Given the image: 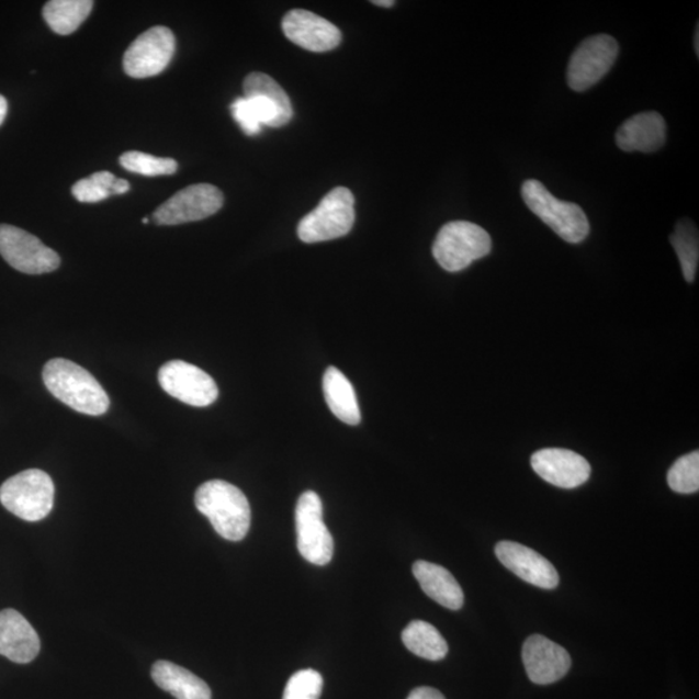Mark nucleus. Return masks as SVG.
I'll use <instances>...</instances> for the list:
<instances>
[{
    "label": "nucleus",
    "instance_id": "f8f14e48",
    "mask_svg": "<svg viewBox=\"0 0 699 699\" xmlns=\"http://www.w3.org/2000/svg\"><path fill=\"white\" fill-rule=\"evenodd\" d=\"M158 381L166 393L193 407H207L218 398V386L199 367L171 360L158 372Z\"/></svg>",
    "mask_w": 699,
    "mask_h": 699
},
{
    "label": "nucleus",
    "instance_id": "0eeeda50",
    "mask_svg": "<svg viewBox=\"0 0 699 699\" xmlns=\"http://www.w3.org/2000/svg\"><path fill=\"white\" fill-rule=\"evenodd\" d=\"M295 529L301 556L309 564L326 566L334 557L335 542L323 520V503L314 492L301 495L295 508Z\"/></svg>",
    "mask_w": 699,
    "mask_h": 699
},
{
    "label": "nucleus",
    "instance_id": "9b49d317",
    "mask_svg": "<svg viewBox=\"0 0 699 699\" xmlns=\"http://www.w3.org/2000/svg\"><path fill=\"white\" fill-rule=\"evenodd\" d=\"M223 193L213 184L200 183L187 187L166 201L153 215L156 225L178 226L198 222L218 213L223 206Z\"/></svg>",
    "mask_w": 699,
    "mask_h": 699
},
{
    "label": "nucleus",
    "instance_id": "9d476101",
    "mask_svg": "<svg viewBox=\"0 0 699 699\" xmlns=\"http://www.w3.org/2000/svg\"><path fill=\"white\" fill-rule=\"evenodd\" d=\"M176 45L174 33L169 27H150L127 48L124 56L125 74L136 79L161 75L174 56Z\"/></svg>",
    "mask_w": 699,
    "mask_h": 699
},
{
    "label": "nucleus",
    "instance_id": "6ab92c4d",
    "mask_svg": "<svg viewBox=\"0 0 699 699\" xmlns=\"http://www.w3.org/2000/svg\"><path fill=\"white\" fill-rule=\"evenodd\" d=\"M413 572L425 594L442 607L459 610L464 605L463 588L447 568L428 561H416Z\"/></svg>",
    "mask_w": 699,
    "mask_h": 699
},
{
    "label": "nucleus",
    "instance_id": "f03ea898",
    "mask_svg": "<svg viewBox=\"0 0 699 699\" xmlns=\"http://www.w3.org/2000/svg\"><path fill=\"white\" fill-rule=\"evenodd\" d=\"M194 503L223 539L240 542L247 537L251 510L240 488L226 481H208L198 488Z\"/></svg>",
    "mask_w": 699,
    "mask_h": 699
},
{
    "label": "nucleus",
    "instance_id": "a211bd4d",
    "mask_svg": "<svg viewBox=\"0 0 699 699\" xmlns=\"http://www.w3.org/2000/svg\"><path fill=\"white\" fill-rule=\"evenodd\" d=\"M618 147L624 153H657L666 143V122L657 112L633 115L618 128Z\"/></svg>",
    "mask_w": 699,
    "mask_h": 699
},
{
    "label": "nucleus",
    "instance_id": "2f4dec72",
    "mask_svg": "<svg viewBox=\"0 0 699 699\" xmlns=\"http://www.w3.org/2000/svg\"><path fill=\"white\" fill-rule=\"evenodd\" d=\"M129 190V183L125 179L115 180L112 194H125Z\"/></svg>",
    "mask_w": 699,
    "mask_h": 699
},
{
    "label": "nucleus",
    "instance_id": "f257e3e1",
    "mask_svg": "<svg viewBox=\"0 0 699 699\" xmlns=\"http://www.w3.org/2000/svg\"><path fill=\"white\" fill-rule=\"evenodd\" d=\"M43 381L56 399L79 414L100 416L111 406L110 396L89 371L68 359L49 360Z\"/></svg>",
    "mask_w": 699,
    "mask_h": 699
},
{
    "label": "nucleus",
    "instance_id": "5701e85b",
    "mask_svg": "<svg viewBox=\"0 0 699 699\" xmlns=\"http://www.w3.org/2000/svg\"><path fill=\"white\" fill-rule=\"evenodd\" d=\"M92 7L91 0H52L43 9V19L56 34L69 35L90 16Z\"/></svg>",
    "mask_w": 699,
    "mask_h": 699
},
{
    "label": "nucleus",
    "instance_id": "412c9836",
    "mask_svg": "<svg viewBox=\"0 0 699 699\" xmlns=\"http://www.w3.org/2000/svg\"><path fill=\"white\" fill-rule=\"evenodd\" d=\"M323 392L337 419L349 425H358L362 420L354 386L340 370L329 367L324 373Z\"/></svg>",
    "mask_w": 699,
    "mask_h": 699
},
{
    "label": "nucleus",
    "instance_id": "7c9ffc66",
    "mask_svg": "<svg viewBox=\"0 0 699 699\" xmlns=\"http://www.w3.org/2000/svg\"><path fill=\"white\" fill-rule=\"evenodd\" d=\"M90 178L93 180V182L102 187V189H104L108 192H111V194H112L113 184L115 180H117V178H115L110 171H99V172H95V174H92Z\"/></svg>",
    "mask_w": 699,
    "mask_h": 699
},
{
    "label": "nucleus",
    "instance_id": "c756f323",
    "mask_svg": "<svg viewBox=\"0 0 699 699\" xmlns=\"http://www.w3.org/2000/svg\"><path fill=\"white\" fill-rule=\"evenodd\" d=\"M407 699H446V698L441 694V691L435 688L421 687L410 691Z\"/></svg>",
    "mask_w": 699,
    "mask_h": 699
},
{
    "label": "nucleus",
    "instance_id": "ddd939ff",
    "mask_svg": "<svg viewBox=\"0 0 699 699\" xmlns=\"http://www.w3.org/2000/svg\"><path fill=\"white\" fill-rule=\"evenodd\" d=\"M522 659L529 679L539 686L561 680L572 667L566 649L542 635H532L525 641Z\"/></svg>",
    "mask_w": 699,
    "mask_h": 699
},
{
    "label": "nucleus",
    "instance_id": "393cba45",
    "mask_svg": "<svg viewBox=\"0 0 699 699\" xmlns=\"http://www.w3.org/2000/svg\"><path fill=\"white\" fill-rule=\"evenodd\" d=\"M120 164L127 171L144 177L172 176L178 170V164L172 158L156 157L138 150H128L122 155Z\"/></svg>",
    "mask_w": 699,
    "mask_h": 699
},
{
    "label": "nucleus",
    "instance_id": "473e14b6",
    "mask_svg": "<svg viewBox=\"0 0 699 699\" xmlns=\"http://www.w3.org/2000/svg\"><path fill=\"white\" fill-rule=\"evenodd\" d=\"M7 112H9V104H7V100L4 97L0 95V126H2Z\"/></svg>",
    "mask_w": 699,
    "mask_h": 699
},
{
    "label": "nucleus",
    "instance_id": "4468645a",
    "mask_svg": "<svg viewBox=\"0 0 699 699\" xmlns=\"http://www.w3.org/2000/svg\"><path fill=\"white\" fill-rule=\"evenodd\" d=\"M285 37L312 53H327L342 41L340 29L309 11L293 10L283 19Z\"/></svg>",
    "mask_w": 699,
    "mask_h": 699
},
{
    "label": "nucleus",
    "instance_id": "7ed1b4c3",
    "mask_svg": "<svg viewBox=\"0 0 699 699\" xmlns=\"http://www.w3.org/2000/svg\"><path fill=\"white\" fill-rule=\"evenodd\" d=\"M492 237L484 228L465 221L450 222L439 230L432 256L449 272L463 271L492 251Z\"/></svg>",
    "mask_w": 699,
    "mask_h": 699
},
{
    "label": "nucleus",
    "instance_id": "20e7f679",
    "mask_svg": "<svg viewBox=\"0 0 699 699\" xmlns=\"http://www.w3.org/2000/svg\"><path fill=\"white\" fill-rule=\"evenodd\" d=\"M522 199L526 206L551 227L561 239L579 244L589 234V222L583 208L553 196L538 180H526L522 184Z\"/></svg>",
    "mask_w": 699,
    "mask_h": 699
},
{
    "label": "nucleus",
    "instance_id": "4be33fe9",
    "mask_svg": "<svg viewBox=\"0 0 699 699\" xmlns=\"http://www.w3.org/2000/svg\"><path fill=\"white\" fill-rule=\"evenodd\" d=\"M402 640L410 653L424 659L441 661L449 653L444 638L428 622H410L402 632Z\"/></svg>",
    "mask_w": 699,
    "mask_h": 699
},
{
    "label": "nucleus",
    "instance_id": "1a4fd4ad",
    "mask_svg": "<svg viewBox=\"0 0 699 699\" xmlns=\"http://www.w3.org/2000/svg\"><path fill=\"white\" fill-rule=\"evenodd\" d=\"M0 256L14 270L41 275L60 268V257L26 230L0 225Z\"/></svg>",
    "mask_w": 699,
    "mask_h": 699
},
{
    "label": "nucleus",
    "instance_id": "a878e982",
    "mask_svg": "<svg viewBox=\"0 0 699 699\" xmlns=\"http://www.w3.org/2000/svg\"><path fill=\"white\" fill-rule=\"evenodd\" d=\"M668 486L677 494H695L699 489V453L680 458L667 474Z\"/></svg>",
    "mask_w": 699,
    "mask_h": 699
},
{
    "label": "nucleus",
    "instance_id": "72a5a7b5",
    "mask_svg": "<svg viewBox=\"0 0 699 699\" xmlns=\"http://www.w3.org/2000/svg\"><path fill=\"white\" fill-rule=\"evenodd\" d=\"M372 4L380 7H393L395 3L393 0H373Z\"/></svg>",
    "mask_w": 699,
    "mask_h": 699
},
{
    "label": "nucleus",
    "instance_id": "39448f33",
    "mask_svg": "<svg viewBox=\"0 0 699 699\" xmlns=\"http://www.w3.org/2000/svg\"><path fill=\"white\" fill-rule=\"evenodd\" d=\"M55 486L52 477L40 470L13 475L0 487V503L12 515L29 522L43 520L53 510Z\"/></svg>",
    "mask_w": 699,
    "mask_h": 699
},
{
    "label": "nucleus",
    "instance_id": "c85d7f7f",
    "mask_svg": "<svg viewBox=\"0 0 699 699\" xmlns=\"http://www.w3.org/2000/svg\"><path fill=\"white\" fill-rule=\"evenodd\" d=\"M71 193L83 204H95L100 201H104L111 198V192L105 191L98 183L93 182L91 178L78 180V182L71 189Z\"/></svg>",
    "mask_w": 699,
    "mask_h": 699
},
{
    "label": "nucleus",
    "instance_id": "6e6552de",
    "mask_svg": "<svg viewBox=\"0 0 699 699\" xmlns=\"http://www.w3.org/2000/svg\"><path fill=\"white\" fill-rule=\"evenodd\" d=\"M618 54V42L608 34L593 35L583 41L568 61V88L576 92L594 88L609 74Z\"/></svg>",
    "mask_w": 699,
    "mask_h": 699
},
{
    "label": "nucleus",
    "instance_id": "cd10ccee",
    "mask_svg": "<svg viewBox=\"0 0 699 699\" xmlns=\"http://www.w3.org/2000/svg\"><path fill=\"white\" fill-rule=\"evenodd\" d=\"M230 113L245 134L255 136L261 133L263 126L261 119L248 98L236 99L230 105Z\"/></svg>",
    "mask_w": 699,
    "mask_h": 699
},
{
    "label": "nucleus",
    "instance_id": "f704fd0d",
    "mask_svg": "<svg viewBox=\"0 0 699 699\" xmlns=\"http://www.w3.org/2000/svg\"><path fill=\"white\" fill-rule=\"evenodd\" d=\"M695 48H696V53L697 55H699V27L697 26L696 29V43H695Z\"/></svg>",
    "mask_w": 699,
    "mask_h": 699
},
{
    "label": "nucleus",
    "instance_id": "423d86ee",
    "mask_svg": "<svg viewBox=\"0 0 699 699\" xmlns=\"http://www.w3.org/2000/svg\"><path fill=\"white\" fill-rule=\"evenodd\" d=\"M354 223V194L345 187H337L312 213L302 218L297 233L306 244L329 241L348 235Z\"/></svg>",
    "mask_w": 699,
    "mask_h": 699
},
{
    "label": "nucleus",
    "instance_id": "dca6fc26",
    "mask_svg": "<svg viewBox=\"0 0 699 699\" xmlns=\"http://www.w3.org/2000/svg\"><path fill=\"white\" fill-rule=\"evenodd\" d=\"M532 470L553 486L576 488L590 477L588 461L574 451L544 449L531 456Z\"/></svg>",
    "mask_w": 699,
    "mask_h": 699
},
{
    "label": "nucleus",
    "instance_id": "c9c22d12",
    "mask_svg": "<svg viewBox=\"0 0 699 699\" xmlns=\"http://www.w3.org/2000/svg\"><path fill=\"white\" fill-rule=\"evenodd\" d=\"M148 222H149V218H144L143 219L144 225H148Z\"/></svg>",
    "mask_w": 699,
    "mask_h": 699
},
{
    "label": "nucleus",
    "instance_id": "2eb2a0df",
    "mask_svg": "<svg viewBox=\"0 0 699 699\" xmlns=\"http://www.w3.org/2000/svg\"><path fill=\"white\" fill-rule=\"evenodd\" d=\"M495 553L508 571L530 585L543 589H554L559 586L560 576L556 568L531 548L504 540L497 543Z\"/></svg>",
    "mask_w": 699,
    "mask_h": 699
},
{
    "label": "nucleus",
    "instance_id": "bb28decb",
    "mask_svg": "<svg viewBox=\"0 0 699 699\" xmlns=\"http://www.w3.org/2000/svg\"><path fill=\"white\" fill-rule=\"evenodd\" d=\"M323 677L315 669H301L288 681L283 699H319Z\"/></svg>",
    "mask_w": 699,
    "mask_h": 699
},
{
    "label": "nucleus",
    "instance_id": "f3484780",
    "mask_svg": "<svg viewBox=\"0 0 699 699\" xmlns=\"http://www.w3.org/2000/svg\"><path fill=\"white\" fill-rule=\"evenodd\" d=\"M41 641L26 619L13 609L0 611V655L14 663H31L37 658Z\"/></svg>",
    "mask_w": 699,
    "mask_h": 699
},
{
    "label": "nucleus",
    "instance_id": "b1692460",
    "mask_svg": "<svg viewBox=\"0 0 699 699\" xmlns=\"http://www.w3.org/2000/svg\"><path fill=\"white\" fill-rule=\"evenodd\" d=\"M672 244L679 257L684 278L688 283H694L699 259L698 230L695 223L689 219L677 223L672 235Z\"/></svg>",
    "mask_w": 699,
    "mask_h": 699
},
{
    "label": "nucleus",
    "instance_id": "aec40b11",
    "mask_svg": "<svg viewBox=\"0 0 699 699\" xmlns=\"http://www.w3.org/2000/svg\"><path fill=\"white\" fill-rule=\"evenodd\" d=\"M158 687L177 699H212V690L204 680L176 663L158 661L153 667Z\"/></svg>",
    "mask_w": 699,
    "mask_h": 699
}]
</instances>
